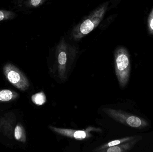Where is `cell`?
Segmentation results:
<instances>
[{
	"mask_svg": "<svg viewBox=\"0 0 153 152\" xmlns=\"http://www.w3.org/2000/svg\"><path fill=\"white\" fill-rule=\"evenodd\" d=\"M107 3L97 8L87 18L76 27L73 32L74 37L78 40L92 31L100 24L107 9Z\"/></svg>",
	"mask_w": 153,
	"mask_h": 152,
	"instance_id": "6da1fadb",
	"label": "cell"
},
{
	"mask_svg": "<svg viewBox=\"0 0 153 152\" xmlns=\"http://www.w3.org/2000/svg\"><path fill=\"white\" fill-rule=\"evenodd\" d=\"M115 70L120 85H126L130 76V66L129 55L124 47H119L115 53Z\"/></svg>",
	"mask_w": 153,
	"mask_h": 152,
	"instance_id": "7a4b0ae2",
	"label": "cell"
},
{
	"mask_svg": "<svg viewBox=\"0 0 153 152\" xmlns=\"http://www.w3.org/2000/svg\"><path fill=\"white\" fill-rule=\"evenodd\" d=\"M3 70L6 79L13 86L22 91L28 89L30 87L28 79L16 66L11 63H6Z\"/></svg>",
	"mask_w": 153,
	"mask_h": 152,
	"instance_id": "3957f363",
	"label": "cell"
},
{
	"mask_svg": "<svg viewBox=\"0 0 153 152\" xmlns=\"http://www.w3.org/2000/svg\"><path fill=\"white\" fill-rule=\"evenodd\" d=\"M103 111L115 120L131 127L143 128L148 125V123L144 120L136 116L124 113L120 111L109 109H103Z\"/></svg>",
	"mask_w": 153,
	"mask_h": 152,
	"instance_id": "277c9868",
	"label": "cell"
},
{
	"mask_svg": "<svg viewBox=\"0 0 153 152\" xmlns=\"http://www.w3.org/2000/svg\"><path fill=\"white\" fill-rule=\"evenodd\" d=\"M70 46L64 39L57 47V60L59 77L62 79L65 78L67 64L70 59Z\"/></svg>",
	"mask_w": 153,
	"mask_h": 152,
	"instance_id": "5b68a950",
	"label": "cell"
},
{
	"mask_svg": "<svg viewBox=\"0 0 153 152\" xmlns=\"http://www.w3.org/2000/svg\"><path fill=\"white\" fill-rule=\"evenodd\" d=\"M52 131L64 136L67 137L78 140H83L91 137V131H94L97 129L90 127L85 130H74L68 129L59 128L56 127L49 126Z\"/></svg>",
	"mask_w": 153,
	"mask_h": 152,
	"instance_id": "8992f818",
	"label": "cell"
},
{
	"mask_svg": "<svg viewBox=\"0 0 153 152\" xmlns=\"http://www.w3.org/2000/svg\"><path fill=\"white\" fill-rule=\"evenodd\" d=\"M137 140L130 141L123 143L118 145L111 146L102 150L100 152H125L131 150L133 146L135 144Z\"/></svg>",
	"mask_w": 153,
	"mask_h": 152,
	"instance_id": "52a82bcc",
	"label": "cell"
},
{
	"mask_svg": "<svg viewBox=\"0 0 153 152\" xmlns=\"http://www.w3.org/2000/svg\"><path fill=\"white\" fill-rule=\"evenodd\" d=\"M14 120H10L8 117L2 118L0 120V129L7 136H11L13 132L12 125L14 124L15 121Z\"/></svg>",
	"mask_w": 153,
	"mask_h": 152,
	"instance_id": "ba28073f",
	"label": "cell"
},
{
	"mask_svg": "<svg viewBox=\"0 0 153 152\" xmlns=\"http://www.w3.org/2000/svg\"><path fill=\"white\" fill-rule=\"evenodd\" d=\"M19 94L8 89L0 90V103L11 101L19 97Z\"/></svg>",
	"mask_w": 153,
	"mask_h": 152,
	"instance_id": "9c48e42d",
	"label": "cell"
},
{
	"mask_svg": "<svg viewBox=\"0 0 153 152\" xmlns=\"http://www.w3.org/2000/svg\"><path fill=\"white\" fill-rule=\"evenodd\" d=\"M134 137H125V138H121V139H118V140H114V141H111L108 143L102 145L100 146L98 149H96L94 151L100 152L102 150L106 148H108V147H111V146H115V145H118L120 144L126 142H129V141H132L135 139Z\"/></svg>",
	"mask_w": 153,
	"mask_h": 152,
	"instance_id": "30bf717a",
	"label": "cell"
},
{
	"mask_svg": "<svg viewBox=\"0 0 153 152\" xmlns=\"http://www.w3.org/2000/svg\"><path fill=\"white\" fill-rule=\"evenodd\" d=\"M15 139L19 142L25 143L26 142V134L25 129L21 124L19 123L15 127L14 131Z\"/></svg>",
	"mask_w": 153,
	"mask_h": 152,
	"instance_id": "8fae6325",
	"label": "cell"
},
{
	"mask_svg": "<svg viewBox=\"0 0 153 152\" xmlns=\"http://www.w3.org/2000/svg\"><path fill=\"white\" fill-rule=\"evenodd\" d=\"M31 101L34 104L40 106L45 103L46 102V97L44 92H39L32 95Z\"/></svg>",
	"mask_w": 153,
	"mask_h": 152,
	"instance_id": "7c38bea8",
	"label": "cell"
},
{
	"mask_svg": "<svg viewBox=\"0 0 153 152\" xmlns=\"http://www.w3.org/2000/svg\"><path fill=\"white\" fill-rule=\"evenodd\" d=\"M14 16V13L10 11L0 10V21L12 19Z\"/></svg>",
	"mask_w": 153,
	"mask_h": 152,
	"instance_id": "4fadbf2b",
	"label": "cell"
},
{
	"mask_svg": "<svg viewBox=\"0 0 153 152\" xmlns=\"http://www.w3.org/2000/svg\"><path fill=\"white\" fill-rule=\"evenodd\" d=\"M148 25L150 31L153 33V9L148 18Z\"/></svg>",
	"mask_w": 153,
	"mask_h": 152,
	"instance_id": "5bb4252c",
	"label": "cell"
},
{
	"mask_svg": "<svg viewBox=\"0 0 153 152\" xmlns=\"http://www.w3.org/2000/svg\"><path fill=\"white\" fill-rule=\"evenodd\" d=\"M45 0H30L31 5L34 7H37L42 4Z\"/></svg>",
	"mask_w": 153,
	"mask_h": 152,
	"instance_id": "9a60e30c",
	"label": "cell"
}]
</instances>
